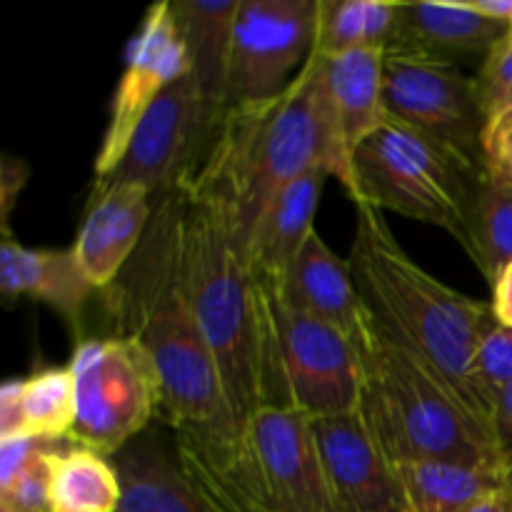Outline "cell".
<instances>
[{"label":"cell","mask_w":512,"mask_h":512,"mask_svg":"<svg viewBox=\"0 0 512 512\" xmlns=\"http://www.w3.org/2000/svg\"><path fill=\"white\" fill-rule=\"evenodd\" d=\"M315 168L350 188L353 170L335 130L323 83V60L310 53L278 95L225 108L203 163L183 185L213 193L250 238L265 205Z\"/></svg>","instance_id":"cell-1"},{"label":"cell","mask_w":512,"mask_h":512,"mask_svg":"<svg viewBox=\"0 0 512 512\" xmlns=\"http://www.w3.org/2000/svg\"><path fill=\"white\" fill-rule=\"evenodd\" d=\"M348 260L375 323L403 345L470 418L493 433L473 385L475 353L495 323L493 308L420 268L393 235L383 210L368 203H355V238Z\"/></svg>","instance_id":"cell-2"},{"label":"cell","mask_w":512,"mask_h":512,"mask_svg":"<svg viewBox=\"0 0 512 512\" xmlns=\"http://www.w3.org/2000/svg\"><path fill=\"white\" fill-rule=\"evenodd\" d=\"M178 240L190 310L245 430L250 415L263 408L260 305L248 235L223 200L188 185L178 190Z\"/></svg>","instance_id":"cell-3"},{"label":"cell","mask_w":512,"mask_h":512,"mask_svg":"<svg viewBox=\"0 0 512 512\" xmlns=\"http://www.w3.org/2000/svg\"><path fill=\"white\" fill-rule=\"evenodd\" d=\"M353 343L363 368L358 415L390 463L458 460L505 470L493 433L470 418L370 313Z\"/></svg>","instance_id":"cell-4"},{"label":"cell","mask_w":512,"mask_h":512,"mask_svg":"<svg viewBox=\"0 0 512 512\" xmlns=\"http://www.w3.org/2000/svg\"><path fill=\"white\" fill-rule=\"evenodd\" d=\"M480 173L483 165L388 115L355 150L348 195L353 203L438 225L465 245Z\"/></svg>","instance_id":"cell-5"},{"label":"cell","mask_w":512,"mask_h":512,"mask_svg":"<svg viewBox=\"0 0 512 512\" xmlns=\"http://www.w3.org/2000/svg\"><path fill=\"white\" fill-rule=\"evenodd\" d=\"M255 288L263 405L300 410L313 420L358 413L363 368L353 340L295 308L280 288L260 280Z\"/></svg>","instance_id":"cell-6"},{"label":"cell","mask_w":512,"mask_h":512,"mask_svg":"<svg viewBox=\"0 0 512 512\" xmlns=\"http://www.w3.org/2000/svg\"><path fill=\"white\" fill-rule=\"evenodd\" d=\"M75 423L68 443L108 458L140 438L160 410V378L138 343L120 335L80 340L68 365Z\"/></svg>","instance_id":"cell-7"},{"label":"cell","mask_w":512,"mask_h":512,"mask_svg":"<svg viewBox=\"0 0 512 512\" xmlns=\"http://www.w3.org/2000/svg\"><path fill=\"white\" fill-rule=\"evenodd\" d=\"M223 113L225 105L215 103L193 75L175 80L140 120L118 168L95 180L138 183L153 198L178 193L203 163Z\"/></svg>","instance_id":"cell-8"},{"label":"cell","mask_w":512,"mask_h":512,"mask_svg":"<svg viewBox=\"0 0 512 512\" xmlns=\"http://www.w3.org/2000/svg\"><path fill=\"white\" fill-rule=\"evenodd\" d=\"M318 0H240L230 40L228 105L278 95L315 45Z\"/></svg>","instance_id":"cell-9"},{"label":"cell","mask_w":512,"mask_h":512,"mask_svg":"<svg viewBox=\"0 0 512 512\" xmlns=\"http://www.w3.org/2000/svg\"><path fill=\"white\" fill-rule=\"evenodd\" d=\"M385 110L470 163L485 165L488 120L478 83L460 65L385 55Z\"/></svg>","instance_id":"cell-10"},{"label":"cell","mask_w":512,"mask_h":512,"mask_svg":"<svg viewBox=\"0 0 512 512\" xmlns=\"http://www.w3.org/2000/svg\"><path fill=\"white\" fill-rule=\"evenodd\" d=\"M193 70L188 48L175 25L170 0L150 5L130 43L123 75L110 105L108 128L95 155V178L113 173L123 160L135 128L155 100Z\"/></svg>","instance_id":"cell-11"},{"label":"cell","mask_w":512,"mask_h":512,"mask_svg":"<svg viewBox=\"0 0 512 512\" xmlns=\"http://www.w3.org/2000/svg\"><path fill=\"white\" fill-rule=\"evenodd\" d=\"M245 443L268 512H333L310 415L263 405L245 423Z\"/></svg>","instance_id":"cell-12"},{"label":"cell","mask_w":512,"mask_h":512,"mask_svg":"<svg viewBox=\"0 0 512 512\" xmlns=\"http://www.w3.org/2000/svg\"><path fill=\"white\" fill-rule=\"evenodd\" d=\"M333 512H410L398 468L358 413L313 420Z\"/></svg>","instance_id":"cell-13"},{"label":"cell","mask_w":512,"mask_h":512,"mask_svg":"<svg viewBox=\"0 0 512 512\" xmlns=\"http://www.w3.org/2000/svg\"><path fill=\"white\" fill-rule=\"evenodd\" d=\"M155 200L148 188L128 180H95L73 250L90 283L103 293L138 250Z\"/></svg>","instance_id":"cell-14"},{"label":"cell","mask_w":512,"mask_h":512,"mask_svg":"<svg viewBox=\"0 0 512 512\" xmlns=\"http://www.w3.org/2000/svg\"><path fill=\"white\" fill-rule=\"evenodd\" d=\"M512 25L495 23L473 8V3H398L395 30L385 55L395 58L455 63L470 55H488Z\"/></svg>","instance_id":"cell-15"},{"label":"cell","mask_w":512,"mask_h":512,"mask_svg":"<svg viewBox=\"0 0 512 512\" xmlns=\"http://www.w3.org/2000/svg\"><path fill=\"white\" fill-rule=\"evenodd\" d=\"M328 178V170H308L265 205L248 238L255 280L283 290L290 265L315 233V213Z\"/></svg>","instance_id":"cell-16"},{"label":"cell","mask_w":512,"mask_h":512,"mask_svg":"<svg viewBox=\"0 0 512 512\" xmlns=\"http://www.w3.org/2000/svg\"><path fill=\"white\" fill-rule=\"evenodd\" d=\"M0 290L5 298L28 295L50 305L78 333L85 305L98 288L83 273L73 248H25L5 233L0 245Z\"/></svg>","instance_id":"cell-17"},{"label":"cell","mask_w":512,"mask_h":512,"mask_svg":"<svg viewBox=\"0 0 512 512\" xmlns=\"http://www.w3.org/2000/svg\"><path fill=\"white\" fill-rule=\"evenodd\" d=\"M320 60L335 130L353 170L355 150L388 123L385 50H353L333 58L320 55Z\"/></svg>","instance_id":"cell-18"},{"label":"cell","mask_w":512,"mask_h":512,"mask_svg":"<svg viewBox=\"0 0 512 512\" xmlns=\"http://www.w3.org/2000/svg\"><path fill=\"white\" fill-rule=\"evenodd\" d=\"M283 295L295 308L333 325L350 340L358 338L368 313L355 285L350 260L338 258L318 230L290 265Z\"/></svg>","instance_id":"cell-19"},{"label":"cell","mask_w":512,"mask_h":512,"mask_svg":"<svg viewBox=\"0 0 512 512\" xmlns=\"http://www.w3.org/2000/svg\"><path fill=\"white\" fill-rule=\"evenodd\" d=\"M123 500L118 512H225L180 468L175 448L133 440L115 455Z\"/></svg>","instance_id":"cell-20"},{"label":"cell","mask_w":512,"mask_h":512,"mask_svg":"<svg viewBox=\"0 0 512 512\" xmlns=\"http://www.w3.org/2000/svg\"><path fill=\"white\" fill-rule=\"evenodd\" d=\"M395 468L410 512H465L508 488V473L498 465L415 460Z\"/></svg>","instance_id":"cell-21"},{"label":"cell","mask_w":512,"mask_h":512,"mask_svg":"<svg viewBox=\"0 0 512 512\" xmlns=\"http://www.w3.org/2000/svg\"><path fill=\"white\" fill-rule=\"evenodd\" d=\"M175 25L188 48L193 75L200 88L228 108L225 78H228L230 40L240 0H170Z\"/></svg>","instance_id":"cell-22"},{"label":"cell","mask_w":512,"mask_h":512,"mask_svg":"<svg viewBox=\"0 0 512 512\" xmlns=\"http://www.w3.org/2000/svg\"><path fill=\"white\" fill-rule=\"evenodd\" d=\"M465 253L490 283L512 263V175L485 160L475 188Z\"/></svg>","instance_id":"cell-23"},{"label":"cell","mask_w":512,"mask_h":512,"mask_svg":"<svg viewBox=\"0 0 512 512\" xmlns=\"http://www.w3.org/2000/svg\"><path fill=\"white\" fill-rule=\"evenodd\" d=\"M398 0H318L313 50L323 58L353 50H388Z\"/></svg>","instance_id":"cell-24"},{"label":"cell","mask_w":512,"mask_h":512,"mask_svg":"<svg viewBox=\"0 0 512 512\" xmlns=\"http://www.w3.org/2000/svg\"><path fill=\"white\" fill-rule=\"evenodd\" d=\"M123 500L115 460L68 443L55 458L53 512H118Z\"/></svg>","instance_id":"cell-25"},{"label":"cell","mask_w":512,"mask_h":512,"mask_svg":"<svg viewBox=\"0 0 512 512\" xmlns=\"http://www.w3.org/2000/svg\"><path fill=\"white\" fill-rule=\"evenodd\" d=\"M75 423V385L68 368H43L20 380L23 435L63 443Z\"/></svg>","instance_id":"cell-26"},{"label":"cell","mask_w":512,"mask_h":512,"mask_svg":"<svg viewBox=\"0 0 512 512\" xmlns=\"http://www.w3.org/2000/svg\"><path fill=\"white\" fill-rule=\"evenodd\" d=\"M473 385L480 405L493 428V408L508 385H512V328L495 320L483 335L473 363Z\"/></svg>","instance_id":"cell-27"},{"label":"cell","mask_w":512,"mask_h":512,"mask_svg":"<svg viewBox=\"0 0 512 512\" xmlns=\"http://www.w3.org/2000/svg\"><path fill=\"white\" fill-rule=\"evenodd\" d=\"M60 443L40 450L13 483L0 488V508L13 512H53V470Z\"/></svg>","instance_id":"cell-28"},{"label":"cell","mask_w":512,"mask_h":512,"mask_svg":"<svg viewBox=\"0 0 512 512\" xmlns=\"http://www.w3.org/2000/svg\"><path fill=\"white\" fill-rule=\"evenodd\" d=\"M475 83H478L485 120L493 123L505 113L512 100V30L485 55Z\"/></svg>","instance_id":"cell-29"},{"label":"cell","mask_w":512,"mask_h":512,"mask_svg":"<svg viewBox=\"0 0 512 512\" xmlns=\"http://www.w3.org/2000/svg\"><path fill=\"white\" fill-rule=\"evenodd\" d=\"M50 440L33 438V435H15V438H0V488L13 483L15 475L40 453L45 450Z\"/></svg>","instance_id":"cell-30"},{"label":"cell","mask_w":512,"mask_h":512,"mask_svg":"<svg viewBox=\"0 0 512 512\" xmlns=\"http://www.w3.org/2000/svg\"><path fill=\"white\" fill-rule=\"evenodd\" d=\"M483 150L485 160L512 175V115H503V118H495L493 123H488Z\"/></svg>","instance_id":"cell-31"},{"label":"cell","mask_w":512,"mask_h":512,"mask_svg":"<svg viewBox=\"0 0 512 512\" xmlns=\"http://www.w3.org/2000/svg\"><path fill=\"white\" fill-rule=\"evenodd\" d=\"M493 438L503 455L505 470L512 468V385L500 393L493 408Z\"/></svg>","instance_id":"cell-32"},{"label":"cell","mask_w":512,"mask_h":512,"mask_svg":"<svg viewBox=\"0 0 512 512\" xmlns=\"http://www.w3.org/2000/svg\"><path fill=\"white\" fill-rule=\"evenodd\" d=\"M23 435L20 430V378L8 380L0 390V438Z\"/></svg>","instance_id":"cell-33"},{"label":"cell","mask_w":512,"mask_h":512,"mask_svg":"<svg viewBox=\"0 0 512 512\" xmlns=\"http://www.w3.org/2000/svg\"><path fill=\"white\" fill-rule=\"evenodd\" d=\"M493 318L505 328H512V263L500 273L493 285Z\"/></svg>","instance_id":"cell-34"},{"label":"cell","mask_w":512,"mask_h":512,"mask_svg":"<svg viewBox=\"0 0 512 512\" xmlns=\"http://www.w3.org/2000/svg\"><path fill=\"white\" fill-rule=\"evenodd\" d=\"M473 8L495 23L512 25V0H473Z\"/></svg>","instance_id":"cell-35"},{"label":"cell","mask_w":512,"mask_h":512,"mask_svg":"<svg viewBox=\"0 0 512 512\" xmlns=\"http://www.w3.org/2000/svg\"><path fill=\"white\" fill-rule=\"evenodd\" d=\"M465 512H512V490L510 488L500 490V493L480 500V503H475L473 508Z\"/></svg>","instance_id":"cell-36"},{"label":"cell","mask_w":512,"mask_h":512,"mask_svg":"<svg viewBox=\"0 0 512 512\" xmlns=\"http://www.w3.org/2000/svg\"><path fill=\"white\" fill-rule=\"evenodd\" d=\"M503 115H512V100L508 103V108H505V113ZM503 115H500V118H503Z\"/></svg>","instance_id":"cell-37"},{"label":"cell","mask_w":512,"mask_h":512,"mask_svg":"<svg viewBox=\"0 0 512 512\" xmlns=\"http://www.w3.org/2000/svg\"><path fill=\"white\" fill-rule=\"evenodd\" d=\"M508 488L512 490V468L508 470Z\"/></svg>","instance_id":"cell-38"},{"label":"cell","mask_w":512,"mask_h":512,"mask_svg":"<svg viewBox=\"0 0 512 512\" xmlns=\"http://www.w3.org/2000/svg\"><path fill=\"white\" fill-rule=\"evenodd\" d=\"M0 512H13V510H8V508H0Z\"/></svg>","instance_id":"cell-39"}]
</instances>
